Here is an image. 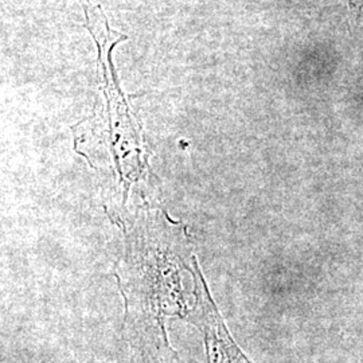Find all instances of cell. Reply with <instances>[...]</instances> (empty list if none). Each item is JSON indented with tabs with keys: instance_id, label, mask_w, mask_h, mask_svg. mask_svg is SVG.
<instances>
[{
	"instance_id": "1",
	"label": "cell",
	"mask_w": 363,
	"mask_h": 363,
	"mask_svg": "<svg viewBox=\"0 0 363 363\" xmlns=\"http://www.w3.org/2000/svg\"><path fill=\"white\" fill-rule=\"evenodd\" d=\"M194 276L196 304L193 313L187 315V320L194 323L205 335L208 362L252 363L230 337L208 295V286L196 262H194Z\"/></svg>"
},
{
	"instance_id": "2",
	"label": "cell",
	"mask_w": 363,
	"mask_h": 363,
	"mask_svg": "<svg viewBox=\"0 0 363 363\" xmlns=\"http://www.w3.org/2000/svg\"><path fill=\"white\" fill-rule=\"evenodd\" d=\"M355 21L363 27V0H347Z\"/></svg>"
}]
</instances>
